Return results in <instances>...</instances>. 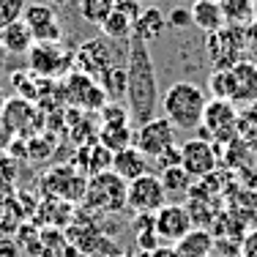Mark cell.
Listing matches in <instances>:
<instances>
[{
  "label": "cell",
  "mask_w": 257,
  "mask_h": 257,
  "mask_svg": "<svg viewBox=\"0 0 257 257\" xmlns=\"http://www.w3.org/2000/svg\"><path fill=\"white\" fill-rule=\"evenodd\" d=\"M162 104L159 96L156 66L151 50L140 36H128V55H126V109L128 118L143 126L145 120L156 118V107Z\"/></svg>",
  "instance_id": "obj_1"
},
{
  "label": "cell",
  "mask_w": 257,
  "mask_h": 257,
  "mask_svg": "<svg viewBox=\"0 0 257 257\" xmlns=\"http://www.w3.org/2000/svg\"><path fill=\"white\" fill-rule=\"evenodd\" d=\"M205 90L194 82H173L162 96V112L175 128H200L205 112Z\"/></svg>",
  "instance_id": "obj_2"
},
{
  "label": "cell",
  "mask_w": 257,
  "mask_h": 257,
  "mask_svg": "<svg viewBox=\"0 0 257 257\" xmlns=\"http://www.w3.org/2000/svg\"><path fill=\"white\" fill-rule=\"evenodd\" d=\"M126 192L128 183L118 178L112 170H104V173H96L88 178L82 203L93 213H120L126 208Z\"/></svg>",
  "instance_id": "obj_3"
},
{
  "label": "cell",
  "mask_w": 257,
  "mask_h": 257,
  "mask_svg": "<svg viewBox=\"0 0 257 257\" xmlns=\"http://www.w3.org/2000/svg\"><path fill=\"white\" fill-rule=\"evenodd\" d=\"M88 175H82L74 164H55L41 175V192L60 203H82Z\"/></svg>",
  "instance_id": "obj_4"
},
{
  "label": "cell",
  "mask_w": 257,
  "mask_h": 257,
  "mask_svg": "<svg viewBox=\"0 0 257 257\" xmlns=\"http://www.w3.org/2000/svg\"><path fill=\"white\" fill-rule=\"evenodd\" d=\"M205 50L211 55L213 69H232L235 63L246 60V36L243 28L238 25H224L222 30L205 36Z\"/></svg>",
  "instance_id": "obj_5"
},
{
  "label": "cell",
  "mask_w": 257,
  "mask_h": 257,
  "mask_svg": "<svg viewBox=\"0 0 257 257\" xmlns=\"http://www.w3.org/2000/svg\"><path fill=\"white\" fill-rule=\"evenodd\" d=\"M238 132V112L232 101H219L208 99L203 123H200V137L208 143H227Z\"/></svg>",
  "instance_id": "obj_6"
},
{
  "label": "cell",
  "mask_w": 257,
  "mask_h": 257,
  "mask_svg": "<svg viewBox=\"0 0 257 257\" xmlns=\"http://www.w3.org/2000/svg\"><path fill=\"white\" fill-rule=\"evenodd\" d=\"M173 145H178L175 143V126L170 123L167 118H162V115L145 120V123L137 126V132H134V148L148 159L162 156L164 151L173 148Z\"/></svg>",
  "instance_id": "obj_7"
},
{
  "label": "cell",
  "mask_w": 257,
  "mask_h": 257,
  "mask_svg": "<svg viewBox=\"0 0 257 257\" xmlns=\"http://www.w3.org/2000/svg\"><path fill=\"white\" fill-rule=\"evenodd\" d=\"M164 203H167V192H164L159 175L148 173V175H143V178L128 183L126 208H132L134 216H140V213H151V216H154Z\"/></svg>",
  "instance_id": "obj_8"
},
{
  "label": "cell",
  "mask_w": 257,
  "mask_h": 257,
  "mask_svg": "<svg viewBox=\"0 0 257 257\" xmlns=\"http://www.w3.org/2000/svg\"><path fill=\"white\" fill-rule=\"evenodd\" d=\"M178 148H181V167L186 170L194 181L213 175V170H216V164H219V154H216V148H213V143H208L203 137H192V140H186V143H181Z\"/></svg>",
  "instance_id": "obj_9"
},
{
  "label": "cell",
  "mask_w": 257,
  "mask_h": 257,
  "mask_svg": "<svg viewBox=\"0 0 257 257\" xmlns=\"http://www.w3.org/2000/svg\"><path fill=\"white\" fill-rule=\"evenodd\" d=\"M74 66L77 71L93 77L99 82L101 74H107L115 63V50L109 47V39H90L85 44H79V50L74 52Z\"/></svg>",
  "instance_id": "obj_10"
},
{
  "label": "cell",
  "mask_w": 257,
  "mask_h": 257,
  "mask_svg": "<svg viewBox=\"0 0 257 257\" xmlns=\"http://www.w3.org/2000/svg\"><path fill=\"white\" fill-rule=\"evenodd\" d=\"M30 71L41 79H55L74 66V55L63 52L58 44H33V50L28 52Z\"/></svg>",
  "instance_id": "obj_11"
},
{
  "label": "cell",
  "mask_w": 257,
  "mask_h": 257,
  "mask_svg": "<svg viewBox=\"0 0 257 257\" xmlns=\"http://www.w3.org/2000/svg\"><path fill=\"white\" fill-rule=\"evenodd\" d=\"M63 96L69 104H74L79 109H99L107 104V96H104L101 85L96 82L93 77L82 74V71H71L66 74V82H63Z\"/></svg>",
  "instance_id": "obj_12"
},
{
  "label": "cell",
  "mask_w": 257,
  "mask_h": 257,
  "mask_svg": "<svg viewBox=\"0 0 257 257\" xmlns=\"http://www.w3.org/2000/svg\"><path fill=\"white\" fill-rule=\"evenodd\" d=\"M22 22L30 28L36 44H58V41L63 39V28H60V20H58L52 6H44V3L25 6Z\"/></svg>",
  "instance_id": "obj_13"
},
{
  "label": "cell",
  "mask_w": 257,
  "mask_h": 257,
  "mask_svg": "<svg viewBox=\"0 0 257 257\" xmlns=\"http://www.w3.org/2000/svg\"><path fill=\"white\" fill-rule=\"evenodd\" d=\"M192 216H189L186 205L181 203H164L159 211L154 213V230L164 243H175L192 230Z\"/></svg>",
  "instance_id": "obj_14"
},
{
  "label": "cell",
  "mask_w": 257,
  "mask_h": 257,
  "mask_svg": "<svg viewBox=\"0 0 257 257\" xmlns=\"http://www.w3.org/2000/svg\"><path fill=\"white\" fill-rule=\"evenodd\" d=\"M39 120V112H36V104L22 99V96H14V99L6 101L3 112H0V123L9 128L11 134H30L33 126Z\"/></svg>",
  "instance_id": "obj_15"
},
{
  "label": "cell",
  "mask_w": 257,
  "mask_h": 257,
  "mask_svg": "<svg viewBox=\"0 0 257 257\" xmlns=\"http://www.w3.org/2000/svg\"><path fill=\"white\" fill-rule=\"evenodd\" d=\"M112 170L118 178H123L126 183H132V181H137V178H143V175H148L151 173V159L148 156H143L137 148H123V151H118V154H112Z\"/></svg>",
  "instance_id": "obj_16"
},
{
  "label": "cell",
  "mask_w": 257,
  "mask_h": 257,
  "mask_svg": "<svg viewBox=\"0 0 257 257\" xmlns=\"http://www.w3.org/2000/svg\"><path fill=\"white\" fill-rule=\"evenodd\" d=\"M230 71H232V82H235L232 104H257V63L241 60Z\"/></svg>",
  "instance_id": "obj_17"
},
{
  "label": "cell",
  "mask_w": 257,
  "mask_h": 257,
  "mask_svg": "<svg viewBox=\"0 0 257 257\" xmlns=\"http://www.w3.org/2000/svg\"><path fill=\"white\" fill-rule=\"evenodd\" d=\"M173 249L178 252V257H211L216 249V238L205 227H192L181 241L173 243Z\"/></svg>",
  "instance_id": "obj_18"
},
{
  "label": "cell",
  "mask_w": 257,
  "mask_h": 257,
  "mask_svg": "<svg viewBox=\"0 0 257 257\" xmlns=\"http://www.w3.org/2000/svg\"><path fill=\"white\" fill-rule=\"evenodd\" d=\"M189 14H192V25L197 30H203L205 36L216 33V30H222L224 25H227L216 0H194L192 9H189Z\"/></svg>",
  "instance_id": "obj_19"
},
{
  "label": "cell",
  "mask_w": 257,
  "mask_h": 257,
  "mask_svg": "<svg viewBox=\"0 0 257 257\" xmlns=\"http://www.w3.org/2000/svg\"><path fill=\"white\" fill-rule=\"evenodd\" d=\"M99 143L109 154H118L123 148H132L134 145V128L132 120H104L99 128Z\"/></svg>",
  "instance_id": "obj_20"
},
{
  "label": "cell",
  "mask_w": 257,
  "mask_h": 257,
  "mask_svg": "<svg viewBox=\"0 0 257 257\" xmlns=\"http://www.w3.org/2000/svg\"><path fill=\"white\" fill-rule=\"evenodd\" d=\"M0 44H3L6 55H28L33 50L36 39H33V33H30V28L25 22L17 20V22H11V25H6L0 30Z\"/></svg>",
  "instance_id": "obj_21"
},
{
  "label": "cell",
  "mask_w": 257,
  "mask_h": 257,
  "mask_svg": "<svg viewBox=\"0 0 257 257\" xmlns=\"http://www.w3.org/2000/svg\"><path fill=\"white\" fill-rule=\"evenodd\" d=\"M74 167L79 170L82 175H96V173H104V170L112 167V154L104 148L101 143H85V148L79 151L77 156V164Z\"/></svg>",
  "instance_id": "obj_22"
},
{
  "label": "cell",
  "mask_w": 257,
  "mask_h": 257,
  "mask_svg": "<svg viewBox=\"0 0 257 257\" xmlns=\"http://www.w3.org/2000/svg\"><path fill=\"white\" fill-rule=\"evenodd\" d=\"M164 28H167V17H164L156 6H148V9H143V14L134 20V30H132V33L140 36L145 44H151V41H156L159 36L164 33Z\"/></svg>",
  "instance_id": "obj_23"
},
{
  "label": "cell",
  "mask_w": 257,
  "mask_h": 257,
  "mask_svg": "<svg viewBox=\"0 0 257 257\" xmlns=\"http://www.w3.org/2000/svg\"><path fill=\"white\" fill-rule=\"evenodd\" d=\"M227 25L246 28L254 20V0H216Z\"/></svg>",
  "instance_id": "obj_24"
},
{
  "label": "cell",
  "mask_w": 257,
  "mask_h": 257,
  "mask_svg": "<svg viewBox=\"0 0 257 257\" xmlns=\"http://www.w3.org/2000/svg\"><path fill=\"white\" fill-rule=\"evenodd\" d=\"M159 181H162L167 197H170V194H189V189H192V183H194V178L181 167V164L162 170V173H159Z\"/></svg>",
  "instance_id": "obj_25"
},
{
  "label": "cell",
  "mask_w": 257,
  "mask_h": 257,
  "mask_svg": "<svg viewBox=\"0 0 257 257\" xmlns=\"http://www.w3.org/2000/svg\"><path fill=\"white\" fill-rule=\"evenodd\" d=\"M99 85L107 96V101L126 99V66H112L107 74L99 77Z\"/></svg>",
  "instance_id": "obj_26"
},
{
  "label": "cell",
  "mask_w": 257,
  "mask_h": 257,
  "mask_svg": "<svg viewBox=\"0 0 257 257\" xmlns=\"http://www.w3.org/2000/svg\"><path fill=\"white\" fill-rule=\"evenodd\" d=\"M208 93H211V99L232 101V96H235V82H232V71H230V69H213L211 79H208Z\"/></svg>",
  "instance_id": "obj_27"
},
{
  "label": "cell",
  "mask_w": 257,
  "mask_h": 257,
  "mask_svg": "<svg viewBox=\"0 0 257 257\" xmlns=\"http://www.w3.org/2000/svg\"><path fill=\"white\" fill-rule=\"evenodd\" d=\"M132 30H134V22L128 20V17H123L120 11H115V9H112V14H109L107 20H104V25H101L104 39H109V41H128Z\"/></svg>",
  "instance_id": "obj_28"
},
{
  "label": "cell",
  "mask_w": 257,
  "mask_h": 257,
  "mask_svg": "<svg viewBox=\"0 0 257 257\" xmlns=\"http://www.w3.org/2000/svg\"><path fill=\"white\" fill-rule=\"evenodd\" d=\"M115 9V0H79V17L90 25H104L109 14Z\"/></svg>",
  "instance_id": "obj_29"
},
{
  "label": "cell",
  "mask_w": 257,
  "mask_h": 257,
  "mask_svg": "<svg viewBox=\"0 0 257 257\" xmlns=\"http://www.w3.org/2000/svg\"><path fill=\"white\" fill-rule=\"evenodd\" d=\"M22 11H25L22 0H0V30L11 25V22L22 20Z\"/></svg>",
  "instance_id": "obj_30"
},
{
  "label": "cell",
  "mask_w": 257,
  "mask_h": 257,
  "mask_svg": "<svg viewBox=\"0 0 257 257\" xmlns=\"http://www.w3.org/2000/svg\"><path fill=\"white\" fill-rule=\"evenodd\" d=\"M115 11H120L123 17H128V20L134 22L143 14V3H140V0H115Z\"/></svg>",
  "instance_id": "obj_31"
},
{
  "label": "cell",
  "mask_w": 257,
  "mask_h": 257,
  "mask_svg": "<svg viewBox=\"0 0 257 257\" xmlns=\"http://www.w3.org/2000/svg\"><path fill=\"white\" fill-rule=\"evenodd\" d=\"M175 164H181V148H178V145H173V148H167L162 156H156L159 173H162V170H167V167H175Z\"/></svg>",
  "instance_id": "obj_32"
},
{
  "label": "cell",
  "mask_w": 257,
  "mask_h": 257,
  "mask_svg": "<svg viewBox=\"0 0 257 257\" xmlns=\"http://www.w3.org/2000/svg\"><path fill=\"white\" fill-rule=\"evenodd\" d=\"M167 25L170 28H189V25H192V14H189V9H181V6H178V9H173V11H170V14H167Z\"/></svg>",
  "instance_id": "obj_33"
},
{
  "label": "cell",
  "mask_w": 257,
  "mask_h": 257,
  "mask_svg": "<svg viewBox=\"0 0 257 257\" xmlns=\"http://www.w3.org/2000/svg\"><path fill=\"white\" fill-rule=\"evenodd\" d=\"M241 257H257V230L243 232V238H241Z\"/></svg>",
  "instance_id": "obj_34"
},
{
  "label": "cell",
  "mask_w": 257,
  "mask_h": 257,
  "mask_svg": "<svg viewBox=\"0 0 257 257\" xmlns=\"http://www.w3.org/2000/svg\"><path fill=\"white\" fill-rule=\"evenodd\" d=\"M243 36H246V55H257V20H252L243 28Z\"/></svg>",
  "instance_id": "obj_35"
},
{
  "label": "cell",
  "mask_w": 257,
  "mask_h": 257,
  "mask_svg": "<svg viewBox=\"0 0 257 257\" xmlns=\"http://www.w3.org/2000/svg\"><path fill=\"white\" fill-rule=\"evenodd\" d=\"M0 257H20V246L14 241H0Z\"/></svg>",
  "instance_id": "obj_36"
},
{
  "label": "cell",
  "mask_w": 257,
  "mask_h": 257,
  "mask_svg": "<svg viewBox=\"0 0 257 257\" xmlns=\"http://www.w3.org/2000/svg\"><path fill=\"white\" fill-rule=\"evenodd\" d=\"M151 257H178V252L173 246H159L156 252H151Z\"/></svg>",
  "instance_id": "obj_37"
},
{
  "label": "cell",
  "mask_w": 257,
  "mask_h": 257,
  "mask_svg": "<svg viewBox=\"0 0 257 257\" xmlns=\"http://www.w3.org/2000/svg\"><path fill=\"white\" fill-rule=\"evenodd\" d=\"M6 101H9V99H6V93H3V90H0V112H3V107H6Z\"/></svg>",
  "instance_id": "obj_38"
},
{
  "label": "cell",
  "mask_w": 257,
  "mask_h": 257,
  "mask_svg": "<svg viewBox=\"0 0 257 257\" xmlns=\"http://www.w3.org/2000/svg\"><path fill=\"white\" fill-rule=\"evenodd\" d=\"M3 60H6V50H3V44H0V69H3Z\"/></svg>",
  "instance_id": "obj_39"
},
{
  "label": "cell",
  "mask_w": 257,
  "mask_h": 257,
  "mask_svg": "<svg viewBox=\"0 0 257 257\" xmlns=\"http://www.w3.org/2000/svg\"><path fill=\"white\" fill-rule=\"evenodd\" d=\"M25 6H33V3H41V0H22Z\"/></svg>",
  "instance_id": "obj_40"
},
{
  "label": "cell",
  "mask_w": 257,
  "mask_h": 257,
  "mask_svg": "<svg viewBox=\"0 0 257 257\" xmlns=\"http://www.w3.org/2000/svg\"><path fill=\"white\" fill-rule=\"evenodd\" d=\"M140 3H154V0H140Z\"/></svg>",
  "instance_id": "obj_41"
},
{
  "label": "cell",
  "mask_w": 257,
  "mask_h": 257,
  "mask_svg": "<svg viewBox=\"0 0 257 257\" xmlns=\"http://www.w3.org/2000/svg\"><path fill=\"white\" fill-rule=\"evenodd\" d=\"M55 3H63V0H55Z\"/></svg>",
  "instance_id": "obj_42"
},
{
  "label": "cell",
  "mask_w": 257,
  "mask_h": 257,
  "mask_svg": "<svg viewBox=\"0 0 257 257\" xmlns=\"http://www.w3.org/2000/svg\"><path fill=\"white\" fill-rule=\"evenodd\" d=\"M211 257H216V254H211Z\"/></svg>",
  "instance_id": "obj_43"
}]
</instances>
